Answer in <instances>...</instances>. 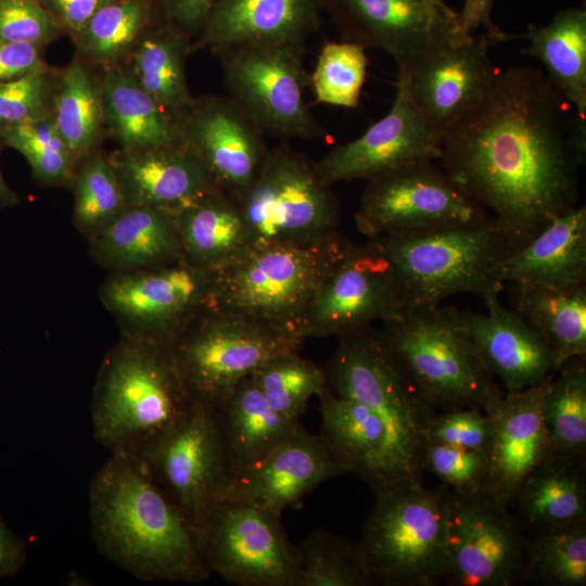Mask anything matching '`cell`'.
<instances>
[{
  "mask_svg": "<svg viewBox=\"0 0 586 586\" xmlns=\"http://www.w3.org/2000/svg\"><path fill=\"white\" fill-rule=\"evenodd\" d=\"M137 458L195 532L231 473L217 410L199 399Z\"/></svg>",
  "mask_w": 586,
  "mask_h": 586,
  "instance_id": "obj_15",
  "label": "cell"
},
{
  "mask_svg": "<svg viewBox=\"0 0 586 586\" xmlns=\"http://www.w3.org/2000/svg\"><path fill=\"white\" fill-rule=\"evenodd\" d=\"M433 1H443V0H433Z\"/></svg>",
  "mask_w": 586,
  "mask_h": 586,
  "instance_id": "obj_56",
  "label": "cell"
},
{
  "mask_svg": "<svg viewBox=\"0 0 586 586\" xmlns=\"http://www.w3.org/2000/svg\"><path fill=\"white\" fill-rule=\"evenodd\" d=\"M445 173L493 213L515 250L577 206L586 119L536 67L497 71L443 135Z\"/></svg>",
  "mask_w": 586,
  "mask_h": 586,
  "instance_id": "obj_1",
  "label": "cell"
},
{
  "mask_svg": "<svg viewBox=\"0 0 586 586\" xmlns=\"http://www.w3.org/2000/svg\"><path fill=\"white\" fill-rule=\"evenodd\" d=\"M505 283H525L555 290L586 285V207L576 206L553 219L525 245L500 263Z\"/></svg>",
  "mask_w": 586,
  "mask_h": 586,
  "instance_id": "obj_28",
  "label": "cell"
},
{
  "mask_svg": "<svg viewBox=\"0 0 586 586\" xmlns=\"http://www.w3.org/2000/svg\"><path fill=\"white\" fill-rule=\"evenodd\" d=\"M74 174V219L77 227L91 235L115 219L126 207L117 176L100 153L85 156Z\"/></svg>",
  "mask_w": 586,
  "mask_h": 586,
  "instance_id": "obj_45",
  "label": "cell"
},
{
  "mask_svg": "<svg viewBox=\"0 0 586 586\" xmlns=\"http://www.w3.org/2000/svg\"><path fill=\"white\" fill-rule=\"evenodd\" d=\"M100 84L105 131L122 150L181 144L177 123L141 88L128 62L102 71Z\"/></svg>",
  "mask_w": 586,
  "mask_h": 586,
  "instance_id": "obj_32",
  "label": "cell"
},
{
  "mask_svg": "<svg viewBox=\"0 0 586 586\" xmlns=\"http://www.w3.org/2000/svg\"><path fill=\"white\" fill-rule=\"evenodd\" d=\"M193 400L170 344L128 337L99 372L91 415L94 438L112 454L137 457Z\"/></svg>",
  "mask_w": 586,
  "mask_h": 586,
  "instance_id": "obj_3",
  "label": "cell"
},
{
  "mask_svg": "<svg viewBox=\"0 0 586 586\" xmlns=\"http://www.w3.org/2000/svg\"><path fill=\"white\" fill-rule=\"evenodd\" d=\"M550 453L586 459V355L562 362L543 398Z\"/></svg>",
  "mask_w": 586,
  "mask_h": 586,
  "instance_id": "obj_39",
  "label": "cell"
},
{
  "mask_svg": "<svg viewBox=\"0 0 586 586\" xmlns=\"http://www.w3.org/2000/svg\"><path fill=\"white\" fill-rule=\"evenodd\" d=\"M127 206H150L178 214L220 190L202 162L186 146L118 150L107 157Z\"/></svg>",
  "mask_w": 586,
  "mask_h": 586,
  "instance_id": "obj_27",
  "label": "cell"
},
{
  "mask_svg": "<svg viewBox=\"0 0 586 586\" xmlns=\"http://www.w3.org/2000/svg\"><path fill=\"white\" fill-rule=\"evenodd\" d=\"M374 240L398 280L407 307L440 305L455 294L498 295L502 259L514 251L494 217L419 234Z\"/></svg>",
  "mask_w": 586,
  "mask_h": 586,
  "instance_id": "obj_6",
  "label": "cell"
},
{
  "mask_svg": "<svg viewBox=\"0 0 586 586\" xmlns=\"http://www.w3.org/2000/svg\"><path fill=\"white\" fill-rule=\"evenodd\" d=\"M302 49L301 44H250L217 53L228 97L265 135L283 140L329 136L305 102L310 82Z\"/></svg>",
  "mask_w": 586,
  "mask_h": 586,
  "instance_id": "obj_12",
  "label": "cell"
},
{
  "mask_svg": "<svg viewBox=\"0 0 586 586\" xmlns=\"http://www.w3.org/2000/svg\"><path fill=\"white\" fill-rule=\"evenodd\" d=\"M321 0H213L191 52L301 44L319 27Z\"/></svg>",
  "mask_w": 586,
  "mask_h": 586,
  "instance_id": "obj_25",
  "label": "cell"
},
{
  "mask_svg": "<svg viewBox=\"0 0 586 586\" xmlns=\"http://www.w3.org/2000/svg\"><path fill=\"white\" fill-rule=\"evenodd\" d=\"M550 379L520 392L504 393L485 410L492 420L485 492L506 507L523 479L550 453L542 412Z\"/></svg>",
  "mask_w": 586,
  "mask_h": 586,
  "instance_id": "obj_23",
  "label": "cell"
},
{
  "mask_svg": "<svg viewBox=\"0 0 586 586\" xmlns=\"http://www.w3.org/2000/svg\"><path fill=\"white\" fill-rule=\"evenodd\" d=\"M366 48L349 41H328L309 74L315 101L321 104L356 109L360 102L368 67Z\"/></svg>",
  "mask_w": 586,
  "mask_h": 586,
  "instance_id": "obj_43",
  "label": "cell"
},
{
  "mask_svg": "<svg viewBox=\"0 0 586 586\" xmlns=\"http://www.w3.org/2000/svg\"><path fill=\"white\" fill-rule=\"evenodd\" d=\"M180 140L216 186L240 200L268 153L265 133L229 97L204 95L177 120Z\"/></svg>",
  "mask_w": 586,
  "mask_h": 586,
  "instance_id": "obj_19",
  "label": "cell"
},
{
  "mask_svg": "<svg viewBox=\"0 0 586 586\" xmlns=\"http://www.w3.org/2000/svg\"><path fill=\"white\" fill-rule=\"evenodd\" d=\"M92 252L126 270L166 265L183 257L177 214L150 206H127L92 234Z\"/></svg>",
  "mask_w": 586,
  "mask_h": 586,
  "instance_id": "obj_31",
  "label": "cell"
},
{
  "mask_svg": "<svg viewBox=\"0 0 586 586\" xmlns=\"http://www.w3.org/2000/svg\"><path fill=\"white\" fill-rule=\"evenodd\" d=\"M446 488L449 586H515L526 582L528 536L510 509L486 492Z\"/></svg>",
  "mask_w": 586,
  "mask_h": 586,
  "instance_id": "obj_14",
  "label": "cell"
},
{
  "mask_svg": "<svg viewBox=\"0 0 586 586\" xmlns=\"http://www.w3.org/2000/svg\"><path fill=\"white\" fill-rule=\"evenodd\" d=\"M408 309L393 267L378 243L348 242L314 298L303 337L340 336Z\"/></svg>",
  "mask_w": 586,
  "mask_h": 586,
  "instance_id": "obj_16",
  "label": "cell"
},
{
  "mask_svg": "<svg viewBox=\"0 0 586 586\" xmlns=\"http://www.w3.org/2000/svg\"><path fill=\"white\" fill-rule=\"evenodd\" d=\"M51 116L76 161L94 152L106 135L100 76L78 55L60 72Z\"/></svg>",
  "mask_w": 586,
  "mask_h": 586,
  "instance_id": "obj_37",
  "label": "cell"
},
{
  "mask_svg": "<svg viewBox=\"0 0 586 586\" xmlns=\"http://www.w3.org/2000/svg\"><path fill=\"white\" fill-rule=\"evenodd\" d=\"M3 142L0 138V150ZM18 203L17 194L10 188L5 182L3 175L0 169V205L12 206Z\"/></svg>",
  "mask_w": 586,
  "mask_h": 586,
  "instance_id": "obj_55",
  "label": "cell"
},
{
  "mask_svg": "<svg viewBox=\"0 0 586 586\" xmlns=\"http://www.w3.org/2000/svg\"><path fill=\"white\" fill-rule=\"evenodd\" d=\"M526 582L543 586L586 585V520L528 537Z\"/></svg>",
  "mask_w": 586,
  "mask_h": 586,
  "instance_id": "obj_40",
  "label": "cell"
},
{
  "mask_svg": "<svg viewBox=\"0 0 586 586\" xmlns=\"http://www.w3.org/2000/svg\"><path fill=\"white\" fill-rule=\"evenodd\" d=\"M26 560L25 542L7 525L0 512V579L15 575Z\"/></svg>",
  "mask_w": 586,
  "mask_h": 586,
  "instance_id": "obj_54",
  "label": "cell"
},
{
  "mask_svg": "<svg viewBox=\"0 0 586 586\" xmlns=\"http://www.w3.org/2000/svg\"><path fill=\"white\" fill-rule=\"evenodd\" d=\"M214 277L182 257L111 278L102 289V300L131 326L130 337L171 344L211 306Z\"/></svg>",
  "mask_w": 586,
  "mask_h": 586,
  "instance_id": "obj_17",
  "label": "cell"
},
{
  "mask_svg": "<svg viewBox=\"0 0 586 586\" xmlns=\"http://www.w3.org/2000/svg\"><path fill=\"white\" fill-rule=\"evenodd\" d=\"M303 343L249 317L208 307L170 345L191 396L216 407L266 361Z\"/></svg>",
  "mask_w": 586,
  "mask_h": 586,
  "instance_id": "obj_10",
  "label": "cell"
},
{
  "mask_svg": "<svg viewBox=\"0 0 586 586\" xmlns=\"http://www.w3.org/2000/svg\"><path fill=\"white\" fill-rule=\"evenodd\" d=\"M347 473L319 434L301 423L255 463L232 473L219 499L253 505L281 514L321 483Z\"/></svg>",
  "mask_w": 586,
  "mask_h": 586,
  "instance_id": "obj_22",
  "label": "cell"
},
{
  "mask_svg": "<svg viewBox=\"0 0 586 586\" xmlns=\"http://www.w3.org/2000/svg\"><path fill=\"white\" fill-rule=\"evenodd\" d=\"M61 69L0 82V127L51 115Z\"/></svg>",
  "mask_w": 586,
  "mask_h": 586,
  "instance_id": "obj_47",
  "label": "cell"
},
{
  "mask_svg": "<svg viewBox=\"0 0 586 586\" xmlns=\"http://www.w3.org/2000/svg\"><path fill=\"white\" fill-rule=\"evenodd\" d=\"M493 5L494 0H464L461 11L457 12L451 37L455 40H463L475 35V30L484 28V34L493 44L510 39L511 36L493 22Z\"/></svg>",
  "mask_w": 586,
  "mask_h": 586,
  "instance_id": "obj_52",
  "label": "cell"
},
{
  "mask_svg": "<svg viewBox=\"0 0 586 586\" xmlns=\"http://www.w3.org/2000/svg\"><path fill=\"white\" fill-rule=\"evenodd\" d=\"M154 22L153 0H112L72 37L77 55L102 71L125 64Z\"/></svg>",
  "mask_w": 586,
  "mask_h": 586,
  "instance_id": "obj_38",
  "label": "cell"
},
{
  "mask_svg": "<svg viewBox=\"0 0 586 586\" xmlns=\"http://www.w3.org/2000/svg\"><path fill=\"white\" fill-rule=\"evenodd\" d=\"M91 536L100 552L144 581L208 578L198 535L133 456L112 454L89 487Z\"/></svg>",
  "mask_w": 586,
  "mask_h": 586,
  "instance_id": "obj_2",
  "label": "cell"
},
{
  "mask_svg": "<svg viewBox=\"0 0 586 586\" xmlns=\"http://www.w3.org/2000/svg\"><path fill=\"white\" fill-rule=\"evenodd\" d=\"M441 140L425 124L406 81L397 76L396 94L390 111L358 138L333 146L316 162L322 180H369L417 160H438Z\"/></svg>",
  "mask_w": 586,
  "mask_h": 586,
  "instance_id": "obj_21",
  "label": "cell"
},
{
  "mask_svg": "<svg viewBox=\"0 0 586 586\" xmlns=\"http://www.w3.org/2000/svg\"><path fill=\"white\" fill-rule=\"evenodd\" d=\"M64 34L37 0H0V41L46 48Z\"/></svg>",
  "mask_w": 586,
  "mask_h": 586,
  "instance_id": "obj_48",
  "label": "cell"
},
{
  "mask_svg": "<svg viewBox=\"0 0 586 586\" xmlns=\"http://www.w3.org/2000/svg\"><path fill=\"white\" fill-rule=\"evenodd\" d=\"M213 0H153L154 21L171 25L191 39L206 20Z\"/></svg>",
  "mask_w": 586,
  "mask_h": 586,
  "instance_id": "obj_50",
  "label": "cell"
},
{
  "mask_svg": "<svg viewBox=\"0 0 586 586\" xmlns=\"http://www.w3.org/2000/svg\"><path fill=\"white\" fill-rule=\"evenodd\" d=\"M183 257L216 273L242 258L252 240L240 202L216 190L177 214Z\"/></svg>",
  "mask_w": 586,
  "mask_h": 586,
  "instance_id": "obj_30",
  "label": "cell"
},
{
  "mask_svg": "<svg viewBox=\"0 0 586 586\" xmlns=\"http://www.w3.org/2000/svg\"><path fill=\"white\" fill-rule=\"evenodd\" d=\"M422 468L451 491L485 492L488 476V459L485 451L426 441L422 453Z\"/></svg>",
  "mask_w": 586,
  "mask_h": 586,
  "instance_id": "obj_46",
  "label": "cell"
},
{
  "mask_svg": "<svg viewBox=\"0 0 586 586\" xmlns=\"http://www.w3.org/2000/svg\"><path fill=\"white\" fill-rule=\"evenodd\" d=\"M521 37L528 41L522 53L543 63L550 84L586 119L585 9H563L545 26L530 25Z\"/></svg>",
  "mask_w": 586,
  "mask_h": 586,
  "instance_id": "obj_34",
  "label": "cell"
},
{
  "mask_svg": "<svg viewBox=\"0 0 586 586\" xmlns=\"http://www.w3.org/2000/svg\"><path fill=\"white\" fill-rule=\"evenodd\" d=\"M390 355L437 412L477 408L504 394L453 306L408 308L380 331Z\"/></svg>",
  "mask_w": 586,
  "mask_h": 586,
  "instance_id": "obj_4",
  "label": "cell"
},
{
  "mask_svg": "<svg viewBox=\"0 0 586 586\" xmlns=\"http://www.w3.org/2000/svg\"><path fill=\"white\" fill-rule=\"evenodd\" d=\"M492 44L484 33L463 40L447 34L432 41L406 71L397 72L440 140L492 84L498 71L491 59Z\"/></svg>",
  "mask_w": 586,
  "mask_h": 586,
  "instance_id": "obj_18",
  "label": "cell"
},
{
  "mask_svg": "<svg viewBox=\"0 0 586 586\" xmlns=\"http://www.w3.org/2000/svg\"><path fill=\"white\" fill-rule=\"evenodd\" d=\"M514 310L538 333L552 352L558 368L586 355V285L571 290L509 283Z\"/></svg>",
  "mask_w": 586,
  "mask_h": 586,
  "instance_id": "obj_36",
  "label": "cell"
},
{
  "mask_svg": "<svg viewBox=\"0 0 586 586\" xmlns=\"http://www.w3.org/2000/svg\"><path fill=\"white\" fill-rule=\"evenodd\" d=\"M348 240L340 232L307 244L252 247L215 273L209 308L234 313L303 337L316 293Z\"/></svg>",
  "mask_w": 586,
  "mask_h": 586,
  "instance_id": "obj_5",
  "label": "cell"
},
{
  "mask_svg": "<svg viewBox=\"0 0 586 586\" xmlns=\"http://www.w3.org/2000/svg\"><path fill=\"white\" fill-rule=\"evenodd\" d=\"M211 573L239 586H300L296 547L281 514L218 499L196 528Z\"/></svg>",
  "mask_w": 586,
  "mask_h": 586,
  "instance_id": "obj_13",
  "label": "cell"
},
{
  "mask_svg": "<svg viewBox=\"0 0 586 586\" xmlns=\"http://www.w3.org/2000/svg\"><path fill=\"white\" fill-rule=\"evenodd\" d=\"M337 339L324 368L328 387L364 404L382 420L407 485H423L422 453L435 409L394 361L380 331L368 326Z\"/></svg>",
  "mask_w": 586,
  "mask_h": 586,
  "instance_id": "obj_7",
  "label": "cell"
},
{
  "mask_svg": "<svg viewBox=\"0 0 586 586\" xmlns=\"http://www.w3.org/2000/svg\"><path fill=\"white\" fill-rule=\"evenodd\" d=\"M317 397L319 435L347 473L357 474L375 495L410 487L395 459L386 426L371 409L336 395L328 385Z\"/></svg>",
  "mask_w": 586,
  "mask_h": 586,
  "instance_id": "obj_26",
  "label": "cell"
},
{
  "mask_svg": "<svg viewBox=\"0 0 586 586\" xmlns=\"http://www.w3.org/2000/svg\"><path fill=\"white\" fill-rule=\"evenodd\" d=\"M508 508L528 537L586 520V459L549 453L523 479Z\"/></svg>",
  "mask_w": 586,
  "mask_h": 586,
  "instance_id": "obj_29",
  "label": "cell"
},
{
  "mask_svg": "<svg viewBox=\"0 0 586 586\" xmlns=\"http://www.w3.org/2000/svg\"><path fill=\"white\" fill-rule=\"evenodd\" d=\"M267 404L282 417L298 421L311 397L327 386L324 368L291 351L272 357L250 375Z\"/></svg>",
  "mask_w": 586,
  "mask_h": 586,
  "instance_id": "obj_41",
  "label": "cell"
},
{
  "mask_svg": "<svg viewBox=\"0 0 586 586\" xmlns=\"http://www.w3.org/2000/svg\"><path fill=\"white\" fill-rule=\"evenodd\" d=\"M492 438V420L477 408L435 412L428 425L426 441L485 451Z\"/></svg>",
  "mask_w": 586,
  "mask_h": 586,
  "instance_id": "obj_49",
  "label": "cell"
},
{
  "mask_svg": "<svg viewBox=\"0 0 586 586\" xmlns=\"http://www.w3.org/2000/svg\"><path fill=\"white\" fill-rule=\"evenodd\" d=\"M252 247L307 244L339 232L340 205L316 162L280 144L269 149L239 200Z\"/></svg>",
  "mask_w": 586,
  "mask_h": 586,
  "instance_id": "obj_9",
  "label": "cell"
},
{
  "mask_svg": "<svg viewBox=\"0 0 586 586\" xmlns=\"http://www.w3.org/2000/svg\"><path fill=\"white\" fill-rule=\"evenodd\" d=\"M43 47L0 41V82L51 68L43 59Z\"/></svg>",
  "mask_w": 586,
  "mask_h": 586,
  "instance_id": "obj_51",
  "label": "cell"
},
{
  "mask_svg": "<svg viewBox=\"0 0 586 586\" xmlns=\"http://www.w3.org/2000/svg\"><path fill=\"white\" fill-rule=\"evenodd\" d=\"M300 586H370L356 544L323 528L311 530L297 545Z\"/></svg>",
  "mask_w": 586,
  "mask_h": 586,
  "instance_id": "obj_42",
  "label": "cell"
},
{
  "mask_svg": "<svg viewBox=\"0 0 586 586\" xmlns=\"http://www.w3.org/2000/svg\"><path fill=\"white\" fill-rule=\"evenodd\" d=\"M74 37L104 4L112 0H37Z\"/></svg>",
  "mask_w": 586,
  "mask_h": 586,
  "instance_id": "obj_53",
  "label": "cell"
},
{
  "mask_svg": "<svg viewBox=\"0 0 586 586\" xmlns=\"http://www.w3.org/2000/svg\"><path fill=\"white\" fill-rule=\"evenodd\" d=\"M359 558L375 584L434 586L443 582L447 555L446 488L423 485L375 495Z\"/></svg>",
  "mask_w": 586,
  "mask_h": 586,
  "instance_id": "obj_8",
  "label": "cell"
},
{
  "mask_svg": "<svg viewBox=\"0 0 586 586\" xmlns=\"http://www.w3.org/2000/svg\"><path fill=\"white\" fill-rule=\"evenodd\" d=\"M191 44L192 39L178 28L154 21L128 61L141 88L176 123L194 100L186 75Z\"/></svg>",
  "mask_w": 586,
  "mask_h": 586,
  "instance_id": "obj_35",
  "label": "cell"
},
{
  "mask_svg": "<svg viewBox=\"0 0 586 586\" xmlns=\"http://www.w3.org/2000/svg\"><path fill=\"white\" fill-rule=\"evenodd\" d=\"M487 314L460 310L461 322L489 372L505 393L537 386L555 374L556 358L538 333L498 295L483 300Z\"/></svg>",
  "mask_w": 586,
  "mask_h": 586,
  "instance_id": "obj_24",
  "label": "cell"
},
{
  "mask_svg": "<svg viewBox=\"0 0 586 586\" xmlns=\"http://www.w3.org/2000/svg\"><path fill=\"white\" fill-rule=\"evenodd\" d=\"M0 138L4 145L25 157L40 182H72L77 161L61 138L51 115L0 127Z\"/></svg>",
  "mask_w": 586,
  "mask_h": 586,
  "instance_id": "obj_44",
  "label": "cell"
},
{
  "mask_svg": "<svg viewBox=\"0 0 586 586\" xmlns=\"http://www.w3.org/2000/svg\"><path fill=\"white\" fill-rule=\"evenodd\" d=\"M215 408L230 475L258 461L300 423L275 411L251 377L241 380Z\"/></svg>",
  "mask_w": 586,
  "mask_h": 586,
  "instance_id": "obj_33",
  "label": "cell"
},
{
  "mask_svg": "<svg viewBox=\"0 0 586 586\" xmlns=\"http://www.w3.org/2000/svg\"><path fill=\"white\" fill-rule=\"evenodd\" d=\"M344 40L390 54L406 71L435 39L451 34L457 12L433 0H321Z\"/></svg>",
  "mask_w": 586,
  "mask_h": 586,
  "instance_id": "obj_20",
  "label": "cell"
},
{
  "mask_svg": "<svg viewBox=\"0 0 586 586\" xmlns=\"http://www.w3.org/2000/svg\"><path fill=\"white\" fill-rule=\"evenodd\" d=\"M433 161H412L367 180L354 215L359 232L367 239L410 235L489 217Z\"/></svg>",
  "mask_w": 586,
  "mask_h": 586,
  "instance_id": "obj_11",
  "label": "cell"
}]
</instances>
